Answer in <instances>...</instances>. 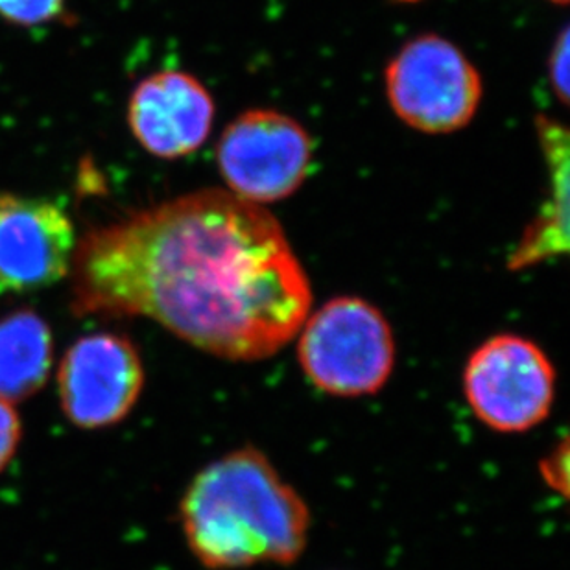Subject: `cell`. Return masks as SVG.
Wrapping results in <instances>:
<instances>
[{"mask_svg": "<svg viewBox=\"0 0 570 570\" xmlns=\"http://www.w3.org/2000/svg\"><path fill=\"white\" fill-rule=\"evenodd\" d=\"M65 0H0V17L16 27H39L55 21Z\"/></svg>", "mask_w": 570, "mask_h": 570, "instance_id": "12", "label": "cell"}, {"mask_svg": "<svg viewBox=\"0 0 570 570\" xmlns=\"http://www.w3.org/2000/svg\"><path fill=\"white\" fill-rule=\"evenodd\" d=\"M215 102L202 81L181 70H163L135 87L128 125L135 139L159 159H179L204 145Z\"/></svg>", "mask_w": 570, "mask_h": 570, "instance_id": "9", "label": "cell"}, {"mask_svg": "<svg viewBox=\"0 0 570 570\" xmlns=\"http://www.w3.org/2000/svg\"><path fill=\"white\" fill-rule=\"evenodd\" d=\"M482 78L462 50L440 36H421L386 69V95L404 125L423 134H452L473 120Z\"/></svg>", "mask_w": 570, "mask_h": 570, "instance_id": "4", "label": "cell"}, {"mask_svg": "<svg viewBox=\"0 0 570 570\" xmlns=\"http://www.w3.org/2000/svg\"><path fill=\"white\" fill-rule=\"evenodd\" d=\"M569 61L570 32L569 28H563L558 39H556L554 49H552L549 61L550 83L554 87L556 97L560 98L561 104L569 102Z\"/></svg>", "mask_w": 570, "mask_h": 570, "instance_id": "13", "label": "cell"}, {"mask_svg": "<svg viewBox=\"0 0 570 570\" xmlns=\"http://www.w3.org/2000/svg\"><path fill=\"white\" fill-rule=\"evenodd\" d=\"M49 323L33 311L0 320V397L21 403L45 386L52 367Z\"/></svg>", "mask_w": 570, "mask_h": 570, "instance_id": "11", "label": "cell"}, {"mask_svg": "<svg viewBox=\"0 0 570 570\" xmlns=\"http://www.w3.org/2000/svg\"><path fill=\"white\" fill-rule=\"evenodd\" d=\"M539 471L547 485L567 497L569 490V440L563 438V442L550 452L549 456L541 460Z\"/></svg>", "mask_w": 570, "mask_h": 570, "instance_id": "14", "label": "cell"}, {"mask_svg": "<svg viewBox=\"0 0 570 570\" xmlns=\"http://www.w3.org/2000/svg\"><path fill=\"white\" fill-rule=\"evenodd\" d=\"M539 145L549 167V198L522 233L508 268L513 272L560 257L569 252L570 140L569 129L547 115L535 119Z\"/></svg>", "mask_w": 570, "mask_h": 570, "instance_id": "10", "label": "cell"}, {"mask_svg": "<svg viewBox=\"0 0 570 570\" xmlns=\"http://www.w3.org/2000/svg\"><path fill=\"white\" fill-rule=\"evenodd\" d=\"M78 316H142L224 361L296 338L313 307L279 222L227 190H198L87 233L72 255Z\"/></svg>", "mask_w": 570, "mask_h": 570, "instance_id": "1", "label": "cell"}, {"mask_svg": "<svg viewBox=\"0 0 570 570\" xmlns=\"http://www.w3.org/2000/svg\"><path fill=\"white\" fill-rule=\"evenodd\" d=\"M75 226L52 199L0 194V291L33 292L70 274Z\"/></svg>", "mask_w": 570, "mask_h": 570, "instance_id": "8", "label": "cell"}, {"mask_svg": "<svg viewBox=\"0 0 570 570\" xmlns=\"http://www.w3.org/2000/svg\"><path fill=\"white\" fill-rule=\"evenodd\" d=\"M179 517L190 552L210 570L292 566L311 532L307 502L255 446L205 465L185 491Z\"/></svg>", "mask_w": 570, "mask_h": 570, "instance_id": "2", "label": "cell"}, {"mask_svg": "<svg viewBox=\"0 0 570 570\" xmlns=\"http://www.w3.org/2000/svg\"><path fill=\"white\" fill-rule=\"evenodd\" d=\"M313 159V142L297 120L255 109L227 126L216 161L229 193L252 204H274L302 187Z\"/></svg>", "mask_w": 570, "mask_h": 570, "instance_id": "6", "label": "cell"}, {"mask_svg": "<svg viewBox=\"0 0 570 570\" xmlns=\"http://www.w3.org/2000/svg\"><path fill=\"white\" fill-rule=\"evenodd\" d=\"M463 395L476 420L491 431H532L554 404V364L532 340L495 334L469 356Z\"/></svg>", "mask_w": 570, "mask_h": 570, "instance_id": "5", "label": "cell"}, {"mask_svg": "<svg viewBox=\"0 0 570 570\" xmlns=\"http://www.w3.org/2000/svg\"><path fill=\"white\" fill-rule=\"evenodd\" d=\"M297 361L320 392L334 397L375 395L395 366V338L381 308L340 296L308 313L297 331Z\"/></svg>", "mask_w": 570, "mask_h": 570, "instance_id": "3", "label": "cell"}, {"mask_svg": "<svg viewBox=\"0 0 570 570\" xmlns=\"http://www.w3.org/2000/svg\"><path fill=\"white\" fill-rule=\"evenodd\" d=\"M552 2H556V4L566 6L569 0H552Z\"/></svg>", "mask_w": 570, "mask_h": 570, "instance_id": "16", "label": "cell"}, {"mask_svg": "<svg viewBox=\"0 0 570 570\" xmlns=\"http://www.w3.org/2000/svg\"><path fill=\"white\" fill-rule=\"evenodd\" d=\"M58 384L67 420L98 431L117 425L134 410L145 367L134 342L122 334H89L65 353Z\"/></svg>", "mask_w": 570, "mask_h": 570, "instance_id": "7", "label": "cell"}, {"mask_svg": "<svg viewBox=\"0 0 570 570\" xmlns=\"http://www.w3.org/2000/svg\"><path fill=\"white\" fill-rule=\"evenodd\" d=\"M21 442V420L10 401L0 397V473L11 462Z\"/></svg>", "mask_w": 570, "mask_h": 570, "instance_id": "15", "label": "cell"}]
</instances>
